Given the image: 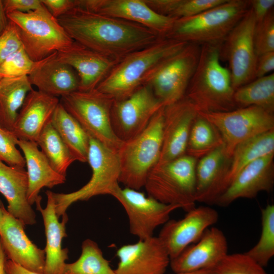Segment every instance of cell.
Wrapping results in <instances>:
<instances>
[{
	"label": "cell",
	"instance_id": "obj_1",
	"mask_svg": "<svg viewBox=\"0 0 274 274\" xmlns=\"http://www.w3.org/2000/svg\"><path fill=\"white\" fill-rule=\"evenodd\" d=\"M57 20L74 41L118 61L162 38L141 24L79 7Z\"/></svg>",
	"mask_w": 274,
	"mask_h": 274
},
{
	"label": "cell",
	"instance_id": "obj_2",
	"mask_svg": "<svg viewBox=\"0 0 274 274\" xmlns=\"http://www.w3.org/2000/svg\"><path fill=\"white\" fill-rule=\"evenodd\" d=\"M221 44H203L200 47L185 94L198 112H224L237 109L229 71L220 62Z\"/></svg>",
	"mask_w": 274,
	"mask_h": 274
},
{
	"label": "cell",
	"instance_id": "obj_3",
	"mask_svg": "<svg viewBox=\"0 0 274 274\" xmlns=\"http://www.w3.org/2000/svg\"><path fill=\"white\" fill-rule=\"evenodd\" d=\"M188 43L165 37L119 61L95 89L114 100L125 99L141 87L149 73Z\"/></svg>",
	"mask_w": 274,
	"mask_h": 274
},
{
	"label": "cell",
	"instance_id": "obj_4",
	"mask_svg": "<svg viewBox=\"0 0 274 274\" xmlns=\"http://www.w3.org/2000/svg\"><path fill=\"white\" fill-rule=\"evenodd\" d=\"M250 7V1L226 0L202 13L176 19L165 38L188 43L221 44Z\"/></svg>",
	"mask_w": 274,
	"mask_h": 274
},
{
	"label": "cell",
	"instance_id": "obj_5",
	"mask_svg": "<svg viewBox=\"0 0 274 274\" xmlns=\"http://www.w3.org/2000/svg\"><path fill=\"white\" fill-rule=\"evenodd\" d=\"M164 107L153 116L147 127L134 138L123 142L117 151L120 174L125 187L140 190L160 158L162 143Z\"/></svg>",
	"mask_w": 274,
	"mask_h": 274
},
{
	"label": "cell",
	"instance_id": "obj_6",
	"mask_svg": "<svg viewBox=\"0 0 274 274\" xmlns=\"http://www.w3.org/2000/svg\"><path fill=\"white\" fill-rule=\"evenodd\" d=\"M198 159L187 154L158 164L149 172L144 187L150 196L186 212L195 207V167Z\"/></svg>",
	"mask_w": 274,
	"mask_h": 274
},
{
	"label": "cell",
	"instance_id": "obj_7",
	"mask_svg": "<svg viewBox=\"0 0 274 274\" xmlns=\"http://www.w3.org/2000/svg\"><path fill=\"white\" fill-rule=\"evenodd\" d=\"M6 14L17 27L25 52L35 62L68 47L74 42L44 6L27 13Z\"/></svg>",
	"mask_w": 274,
	"mask_h": 274
},
{
	"label": "cell",
	"instance_id": "obj_8",
	"mask_svg": "<svg viewBox=\"0 0 274 274\" xmlns=\"http://www.w3.org/2000/svg\"><path fill=\"white\" fill-rule=\"evenodd\" d=\"M87 162L92 170L90 180L79 189L68 193H53L57 217L66 213L78 201H87L100 195H112L119 186L120 166L117 151L89 137Z\"/></svg>",
	"mask_w": 274,
	"mask_h": 274
},
{
	"label": "cell",
	"instance_id": "obj_9",
	"mask_svg": "<svg viewBox=\"0 0 274 274\" xmlns=\"http://www.w3.org/2000/svg\"><path fill=\"white\" fill-rule=\"evenodd\" d=\"M114 100L95 89L77 90L61 97L64 109L80 124L89 137L118 151L123 142L116 136L111 123Z\"/></svg>",
	"mask_w": 274,
	"mask_h": 274
},
{
	"label": "cell",
	"instance_id": "obj_10",
	"mask_svg": "<svg viewBox=\"0 0 274 274\" xmlns=\"http://www.w3.org/2000/svg\"><path fill=\"white\" fill-rule=\"evenodd\" d=\"M200 49L198 44L188 43L157 65L143 85L148 86L164 107L182 99L196 68Z\"/></svg>",
	"mask_w": 274,
	"mask_h": 274
},
{
	"label": "cell",
	"instance_id": "obj_11",
	"mask_svg": "<svg viewBox=\"0 0 274 274\" xmlns=\"http://www.w3.org/2000/svg\"><path fill=\"white\" fill-rule=\"evenodd\" d=\"M198 114L218 129L225 152L230 157L238 144L274 129L273 113L256 106L224 112H198Z\"/></svg>",
	"mask_w": 274,
	"mask_h": 274
},
{
	"label": "cell",
	"instance_id": "obj_12",
	"mask_svg": "<svg viewBox=\"0 0 274 274\" xmlns=\"http://www.w3.org/2000/svg\"><path fill=\"white\" fill-rule=\"evenodd\" d=\"M256 24L250 7L221 46L220 58L224 57L228 62V70L234 90L255 79L258 56L253 37Z\"/></svg>",
	"mask_w": 274,
	"mask_h": 274
},
{
	"label": "cell",
	"instance_id": "obj_13",
	"mask_svg": "<svg viewBox=\"0 0 274 274\" xmlns=\"http://www.w3.org/2000/svg\"><path fill=\"white\" fill-rule=\"evenodd\" d=\"M122 205L128 217L129 231L139 239L153 236L155 229L169 220L170 214L181 208L163 203L139 190L118 186L112 195Z\"/></svg>",
	"mask_w": 274,
	"mask_h": 274
},
{
	"label": "cell",
	"instance_id": "obj_14",
	"mask_svg": "<svg viewBox=\"0 0 274 274\" xmlns=\"http://www.w3.org/2000/svg\"><path fill=\"white\" fill-rule=\"evenodd\" d=\"M163 107L146 85H142L125 99L114 100L111 123L114 133L122 142L134 138L147 127Z\"/></svg>",
	"mask_w": 274,
	"mask_h": 274
},
{
	"label": "cell",
	"instance_id": "obj_15",
	"mask_svg": "<svg viewBox=\"0 0 274 274\" xmlns=\"http://www.w3.org/2000/svg\"><path fill=\"white\" fill-rule=\"evenodd\" d=\"M88 11L141 24L165 37L176 18L158 14L144 0H78Z\"/></svg>",
	"mask_w": 274,
	"mask_h": 274
},
{
	"label": "cell",
	"instance_id": "obj_16",
	"mask_svg": "<svg viewBox=\"0 0 274 274\" xmlns=\"http://www.w3.org/2000/svg\"><path fill=\"white\" fill-rule=\"evenodd\" d=\"M218 218V213L214 209L200 206L187 212L180 220L167 221L158 237L165 248L170 260L197 242L204 232L217 222Z\"/></svg>",
	"mask_w": 274,
	"mask_h": 274
},
{
	"label": "cell",
	"instance_id": "obj_17",
	"mask_svg": "<svg viewBox=\"0 0 274 274\" xmlns=\"http://www.w3.org/2000/svg\"><path fill=\"white\" fill-rule=\"evenodd\" d=\"M198 112L194 104L185 96L164 107L162 148L157 164L186 154L190 129Z\"/></svg>",
	"mask_w": 274,
	"mask_h": 274
},
{
	"label": "cell",
	"instance_id": "obj_18",
	"mask_svg": "<svg viewBox=\"0 0 274 274\" xmlns=\"http://www.w3.org/2000/svg\"><path fill=\"white\" fill-rule=\"evenodd\" d=\"M25 226L4 206L0 239L7 259L29 271L44 274L45 251L29 239L25 232Z\"/></svg>",
	"mask_w": 274,
	"mask_h": 274
},
{
	"label": "cell",
	"instance_id": "obj_19",
	"mask_svg": "<svg viewBox=\"0 0 274 274\" xmlns=\"http://www.w3.org/2000/svg\"><path fill=\"white\" fill-rule=\"evenodd\" d=\"M116 255V274H164L170 260L164 245L154 236L124 245Z\"/></svg>",
	"mask_w": 274,
	"mask_h": 274
},
{
	"label": "cell",
	"instance_id": "obj_20",
	"mask_svg": "<svg viewBox=\"0 0 274 274\" xmlns=\"http://www.w3.org/2000/svg\"><path fill=\"white\" fill-rule=\"evenodd\" d=\"M274 154L260 157L243 168L218 197L215 204L225 207L241 198L269 192L274 184Z\"/></svg>",
	"mask_w": 274,
	"mask_h": 274
},
{
	"label": "cell",
	"instance_id": "obj_21",
	"mask_svg": "<svg viewBox=\"0 0 274 274\" xmlns=\"http://www.w3.org/2000/svg\"><path fill=\"white\" fill-rule=\"evenodd\" d=\"M227 254L228 244L224 234L212 227L208 228L197 242L170 260L169 264L175 272L211 268Z\"/></svg>",
	"mask_w": 274,
	"mask_h": 274
},
{
	"label": "cell",
	"instance_id": "obj_22",
	"mask_svg": "<svg viewBox=\"0 0 274 274\" xmlns=\"http://www.w3.org/2000/svg\"><path fill=\"white\" fill-rule=\"evenodd\" d=\"M57 57L71 66L79 78V90H94L119 62L74 41L57 52Z\"/></svg>",
	"mask_w": 274,
	"mask_h": 274
},
{
	"label": "cell",
	"instance_id": "obj_23",
	"mask_svg": "<svg viewBox=\"0 0 274 274\" xmlns=\"http://www.w3.org/2000/svg\"><path fill=\"white\" fill-rule=\"evenodd\" d=\"M53 193L50 190L46 192L47 200L45 208L41 207L42 197L40 195L35 203L37 210L42 215L45 226L46 245L44 249V274H62L65 261L68 259V250L66 248L62 249L61 246L63 238L67 236L66 224L68 216L65 213L61 216L62 220L59 222L55 212Z\"/></svg>",
	"mask_w": 274,
	"mask_h": 274
},
{
	"label": "cell",
	"instance_id": "obj_24",
	"mask_svg": "<svg viewBox=\"0 0 274 274\" xmlns=\"http://www.w3.org/2000/svg\"><path fill=\"white\" fill-rule=\"evenodd\" d=\"M59 102L57 97L31 90L18 112L13 133L19 140L37 143Z\"/></svg>",
	"mask_w": 274,
	"mask_h": 274
},
{
	"label": "cell",
	"instance_id": "obj_25",
	"mask_svg": "<svg viewBox=\"0 0 274 274\" xmlns=\"http://www.w3.org/2000/svg\"><path fill=\"white\" fill-rule=\"evenodd\" d=\"M230 161L223 145L198 159L195 167L196 202L215 204L223 192Z\"/></svg>",
	"mask_w": 274,
	"mask_h": 274
},
{
	"label": "cell",
	"instance_id": "obj_26",
	"mask_svg": "<svg viewBox=\"0 0 274 274\" xmlns=\"http://www.w3.org/2000/svg\"><path fill=\"white\" fill-rule=\"evenodd\" d=\"M28 77L32 86H35L38 90L57 97L79 89L77 74L71 66L57 58V52L36 61Z\"/></svg>",
	"mask_w": 274,
	"mask_h": 274
},
{
	"label": "cell",
	"instance_id": "obj_27",
	"mask_svg": "<svg viewBox=\"0 0 274 274\" xmlns=\"http://www.w3.org/2000/svg\"><path fill=\"white\" fill-rule=\"evenodd\" d=\"M28 176L24 168L0 161V193L8 202L7 210L26 226L36 223V213L27 200Z\"/></svg>",
	"mask_w": 274,
	"mask_h": 274
},
{
	"label": "cell",
	"instance_id": "obj_28",
	"mask_svg": "<svg viewBox=\"0 0 274 274\" xmlns=\"http://www.w3.org/2000/svg\"><path fill=\"white\" fill-rule=\"evenodd\" d=\"M17 146L24 155L28 181L27 200L32 206L43 188H52L63 184L66 177L54 169L37 143L18 139Z\"/></svg>",
	"mask_w": 274,
	"mask_h": 274
},
{
	"label": "cell",
	"instance_id": "obj_29",
	"mask_svg": "<svg viewBox=\"0 0 274 274\" xmlns=\"http://www.w3.org/2000/svg\"><path fill=\"white\" fill-rule=\"evenodd\" d=\"M51 123L75 161L87 162L89 136L60 102L53 114Z\"/></svg>",
	"mask_w": 274,
	"mask_h": 274
},
{
	"label": "cell",
	"instance_id": "obj_30",
	"mask_svg": "<svg viewBox=\"0 0 274 274\" xmlns=\"http://www.w3.org/2000/svg\"><path fill=\"white\" fill-rule=\"evenodd\" d=\"M0 84V128L12 132L18 110L32 86L28 76L3 78Z\"/></svg>",
	"mask_w": 274,
	"mask_h": 274
},
{
	"label": "cell",
	"instance_id": "obj_31",
	"mask_svg": "<svg viewBox=\"0 0 274 274\" xmlns=\"http://www.w3.org/2000/svg\"><path fill=\"white\" fill-rule=\"evenodd\" d=\"M271 154H274V129L238 144L231 156L230 167L223 191L246 166L260 157Z\"/></svg>",
	"mask_w": 274,
	"mask_h": 274
},
{
	"label": "cell",
	"instance_id": "obj_32",
	"mask_svg": "<svg viewBox=\"0 0 274 274\" xmlns=\"http://www.w3.org/2000/svg\"><path fill=\"white\" fill-rule=\"evenodd\" d=\"M236 108L256 106L274 112V74L256 78L234 91Z\"/></svg>",
	"mask_w": 274,
	"mask_h": 274
},
{
	"label": "cell",
	"instance_id": "obj_33",
	"mask_svg": "<svg viewBox=\"0 0 274 274\" xmlns=\"http://www.w3.org/2000/svg\"><path fill=\"white\" fill-rule=\"evenodd\" d=\"M223 145L218 129L198 112L190 129L186 154L198 159Z\"/></svg>",
	"mask_w": 274,
	"mask_h": 274
},
{
	"label": "cell",
	"instance_id": "obj_34",
	"mask_svg": "<svg viewBox=\"0 0 274 274\" xmlns=\"http://www.w3.org/2000/svg\"><path fill=\"white\" fill-rule=\"evenodd\" d=\"M37 143L54 169L66 177L68 168L75 160L51 121L43 128Z\"/></svg>",
	"mask_w": 274,
	"mask_h": 274
},
{
	"label": "cell",
	"instance_id": "obj_35",
	"mask_svg": "<svg viewBox=\"0 0 274 274\" xmlns=\"http://www.w3.org/2000/svg\"><path fill=\"white\" fill-rule=\"evenodd\" d=\"M81 247L79 258L73 263H65L62 274H116L96 242L86 239Z\"/></svg>",
	"mask_w": 274,
	"mask_h": 274
},
{
	"label": "cell",
	"instance_id": "obj_36",
	"mask_svg": "<svg viewBox=\"0 0 274 274\" xmlns=\"http://www.w3.org/2000/svg\"><path fill=\"white\" fill-rule=\"evenodd\" d=\"M262 230L257 243L245 253L264 267L274 256V206L267 204L261 210Z\"/></svg>",
	"mask_w": 274,
	"mask_h": 274
},
{
	"label": "cell",
	"instance_id": "obj_37",
	"mask_svg": "<svg viewBox=\"0 0 274 274\" xmlns=\"http://www.w3.org/2000/svg\"><path fill=\"white\" fill-rule=\"evenodd\" d=\"M213 270L214 274H267L263 267L245 253L228 254Z\"/></svg>",
	"mask_w": 274,
	"mask_h": 274
},
{
	"label": "cell",
	"instance_id": "obj_38",
	"mask_svg": "<svg viewBox=\"0 0 274 274\" xmlns=\"http://www.w3.org/2000/svg\"><path fill=\"white\" fill-rule=\"evenodd\" d=\"M253 40L257 56L264 53L274 52V13L273 9L262 21L256 23Z\"/></svg>",
	"mask_w": 274,
	"mask_h": 274
},
{
	"label": "cell",
	"instance_id": "obj_39",
	"mask_svg": "<svg viewBox=\"0 0 274 274\" xmlns=\"http://www.w3.org/2000/svg\"><path fill=\"white\" fill-rule=\"evenodd\" d=\"M35 62L31 59L22 47L0 65V75L3 78L28 76Z\"/></svg>",
	"mask_w": 274,
	"mask_h": 274
},
{
	"label": "cell",
	"instance_id": "obj_40",
	"mask_svg": "<svg viewBox=\"0 0 274 274\" xmlns=\"http://www.w3.org/2000/svg\"><path fill=\"white\" fill-rule=\"evenodd\" d=\"M17 140L13 132L0 128V161L9 166L24 168L25 159L16 147Z\"/></svg>",
	"mask_w": 274,
	"mask_h": 274
},
{
	"label": "cell",
	"instance_id": "obj_41",
	"mask_svg": "<svg viewBox=\"0 0 274 274\" xmlns=\"http://www.w3.org/2000/svg\"><path fill=\"white\" fill-rule=\"evenodd\" d=\"M226 0H179L170 15L176 19L193 16L217 7Z\"/></svg>",
	"mask_w": 274,
	"mask_h": 274
},
{
	"label": "cell",
	"instance_id": "obj_42",
	"mask_svg": "<svg viewBox=\"0 0 274 274\" xmlns=\"http://www.w3.org/2000/svg\"><path fill=\"white\" fill-rule=\"evenodd\" d=\"M22 47L17 27L9 20L6 29L0 34V65Z\"/></svg>",
	"mask_w": 274,
	"mask_h": 274
},
{
	"label": "cell",
	"instance_id": "obj_43",
	"mask_svg": "<svg viewBox=\"0 0 274 274\" xmlns=\"http://www.w3.org/2000/svg\"><path fill=\"white\" fill-rule=\"evenodd\" d=\"M3 3L6 14L12 12L27 13L44 6L41 0H4Z\"/></svg>",
	"mask_w": 274,
	"mask_h": 274
},
{
	"label": "cell",
	"instance_id": "obj_44",
	"mask_svg": "<svg viewBox=\"0 0 274 274\" xmlns=\"http://www.w3.org/2000/svg\"><path fill=\"white\" fill-rule=\"evenodd\" d=\"M44 6L56 18L78 7V0H41Z\"/></svg>",
	"mask_w": 274,
	"mask_h": 274
},
{
	"label": "cell",
	"instance_id": "obj_45",
	"mask_svg": "<svg viewBox=\"0 0 274 274\" xmlns=\"http://www.w3.org/2000/svg\"><path fill=\"white\" fill-rule=\"evenodd\" d=\"M274 69V52L262 54L257 57L255 78H258L269 74Z\"/></svg>",
	"mask_w": 274,
	"mask_h": 274
},
{
	"label": "cell",
	"instance_id": "obj_46",
	"mask_svg": "<svg viewBox=\"0 0 274 274\" xmlns=\"http://www.w3.org/2000/svg\"><path fill=\"white\" fill-rule=\"evenodd\" d=\"M144 1L156 13L170 17L179 0H144Z\"/></svg>",
	"mask_w": 274,
	"mask_h": 274
},
{
	"label": "cell",
	"instance_id": "obj_47",
	"mask_svg": "<svg viewBox=\"0 0 274 274\" xmlns=\"http://www.w3.org/2000/svg\"><path fill=\"white\" fill-rule=\"evenodd\" d=\"M274 0H252L250 1V8L252 10L257 22L262 21L273 9Z\"/></svg>",
	"mask_w": 274,
	"mask_h": 274
},
{
	"label": "cell",
	"instance_id": "obj_48",
	"mask_svg": "<svg viewBox=\"0 0 274 274\" xmlns=\"http://www.w3.org/2000/svg\"><path fill=\"white\" fill-rule=\"evenodd\" d=\"M6 270L7 274H40L29 271L8 259L6 263Z\"/></svg>",
	"mask_w": 274,
	"mask_h": 274
},
{
	"label": "cell",
	"instance_id": "obj_49",
	"mask_svg": "<svg viewBox=\"0 0 274 274\" xmlns=\"http://www.w3.org/2000/svg\"><path fill=\"white\" fill-rule=\"evenodd\" d=\"M9 19L5 11L3 1L0 0V34L6 29Z\"/></svg>",
	"mask_w": 274,
	"mask_h": 274
},
{
	"label": "cell",
	"instance_id": "obj_50",
	"mask_svg": "<svg viewBox=\"0 0 274 274\" xmlns=\"http://www.w3.org/2000/svg\"><path fill=\"white\" fill-rule=\"evenodd\" d=\"M7 258L2 247L0 239V274H7L6 263Z\"/></svg>",
	"mask_w": 274,
	"mask_h": 274
},
{
	"label": "cell",
	"instance_id": "obj_51",
	"mask_svg": "<svg viewBox=\"0 0 274 274\" xmlns=\"http://www.w3.org/2000/svg\"><path fill=\"white\" fill-rule=\"evenodd\" d=\"M174 274H214L213 268L196 270L175 272Z\"/></svg>",
	"mask_w": 274,
	"mask_h": 274
},
{
	"label": "cell",
	"instance_id": "obj_52",
	"mask_svg": "<svg viewBox=\"0 0 274 274\" xmlns=\"http://www.w3.org/2000/svg\"><path fill=\"white\" fill-rule=\"evenodd\" d=\"M4 204L2 203H0V221H1L3 216V207Z\"/></svg>",
	"mask_w": 274,
	"mask_h": 274
},
{
	"label": "cell",
	"instance_id": "obj_53",
	"mask_svg": "<svg viewBox=\"0 0 274 274\" xmlns=\"http://www.w3.org/2000/svg\"><path fill=\"white\" fill-rule=\"evenodd\" d=\"M3 78V77H2V76L0 75V80Z\"/></svg>",
	"mask_w": 274,
	"mask_h": 274
},
{
	"label": "cell",
	"instance_id": "obj_54",
	"mask_svg": "<svg viewBox=\"0 0 274 274\" xmlns=\"http://www.w3.org/2000/svg\"><path fill=\"white\" fill-rule=\"evenodd\" d=\"M0 85H1V84H0Z\"/></svg>",
	"mask_w": 274,
	"mask_h": 274
}]
</instances>
